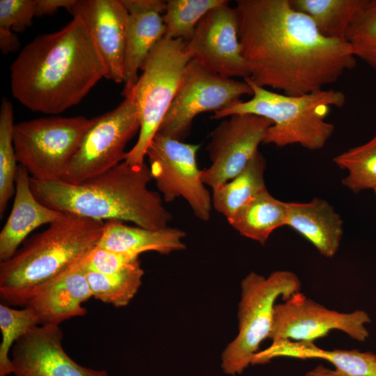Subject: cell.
I'll return each instance as SVG.
<instances>
[{"label":"cell","instance_id":"9c48e42d","mask_svg":"<svg viewBox=\"0 0 376 376\" xmlns=\"http://www.w3.org/2000/svg\"><path fill=\"white\" fill-rule=\"evenodd\" d=\"M118 107L98 117L84 136L68 163L63 181L79 184L103 173L125 160V148L140 130L134 89Z\"/></svg>","mask_w":376,"mask_h":376},{"label":"cell","instance_id":"7c38bea8","mask_svg":"<svg viewBox=\"0 0 376 376\" xmlns=\"http://www.w3.org/2000/svg\"><path fill=\"white\" fill-rule=\"evenodd\" d=\"M371 322L367 312L357 310L341 313L331 310L300 292L283 303L276 304L269 338L313 341L331 330L344 332L352 339L363 342L369 336L366 325Z\"/></svg>","mask_w":376,"mask_h":376},{"label":"cell","instance_id":"d590c367","mask_svg":"<svg viewBox=\"0 0 376 376\" xmlns=\"http://www.w3.org/2000/svg\"><path fill=\"white\" fill-rule=\"evenodd\" d=\"M19 47V42L10 29L0 28V48L1 52L6 54L17 51Z\"/></svg>","mask_w":376,"mask_h":376},{"label":"cell","instance_id":"8992f818","mask_svg":"<svg viewBox=\"0 0 376 376\" xmlns=\"http://www.w3.org/2000/svg\"><path fill=\"white\" fill-rule=\"evenodd\" d=\"M298 276L290 271H275L267 277L250 272L242 281L238 304V333L224 350L221 368L230 376L240 375L252 363L262 342L272 331L276 301L300 292Z\"/></svg>","mask_w":376,"mask_h":376},{"label":"cell","instance_id":"8d00e7d4","mask_svg":"<svg viewBox=\"0 0 376 376\" xmlns=\"http://www.w3.org/2000/svg\"><path fill=\"white\" fill-rule=\"evenodd\" d=\"M305 376H350L345 373L334 369L326 368L322 365H318L313 369L309 370L305 374Z\"/></svg>","mask_w":376,"mask_h":376},{"label":"cell","instance_id":"3957f363","mask_svg":"<svg viewBox=\"0 0 376 376\" xmlns=\"http://www.w3.org/2000/svg\"><path fill=\"white\" fill-rule=\"evenodd\" d=\"M152 179L146 163L138 166L123 161L79 184L39 181L30 177V186L36 198L52 209L159 230L168 227L172 216L159 194L148 188Z\"/></svg>","mask_w":376,"mask_h":376},{"label":"cell","instance_id":"1f68e13d","mask_svg":"<svg viewBox=\"0 0 376 376\" xmlns=\"http://www.w3.org/2000/svg\"><path fill=\"white\" fill-rule=\"evenodd\" d=\"M36 0H1L0 28L22 32L32 24Z\"/></svg>","mask_w":376,"mask_h":376},{"label":"cell","instance_id":"d6986e66","mask_svg":"<svg viewBox=\"0 0 376 376\" xmlns=\"http://www.w3.org/2000/svg\"><path fill=\"white\" fill-rule=\"evenodd\" d=\"M286 226L301 235L326 258L336 255L343 234L340 216L327 201L320 198L307 203H288Z\"/></svg>","mask_w":376,"mask_h":376},{"label":"cell","instance_id":"e575fe53","mask_svg":"<svg viewBox=\"0 0 376 376\" xmlns=\"http://www.w3.org/2000/svg\"><path fill=\"white\" fill-rule=\"evenodd\" d=\"M75 1L76 0H36V16L52 15L61 8L70 10Z\"/></svg>","mask_w":376,"mask_h":376},{"label":"cell","instance_id":"44dd1931","mask_svg":"<svg viewBox=\"0 0 376 376\" xmlns=\"http://www.w3.org/2000/svg\"><path fill=\"white\" fill-rule=\"evenodd\" d=\"M185 231L166 227L159 230L130 226L117 220L104 221V231L97 246L113 251L139 256L146 251L168 255L186 249Z\"/></svg>","mask_w":376,"mask_h":376},{"label":"cell","instance_id":"8fae6325","mask_svg":"<svg viewBox=\"0 0 376 376\" xmlns=\"http://www.w3.org/2000/svg\"><path fill=\"white\" fill-rule=\"evenodd\" d=\"M199 144L183 141L156 134L147 152L152 178L163 200L171 202L182 197L194 214L207 221L211 216L212 195L202 180L196 152Z\"/></svg>","mask_w":376,"mask_h":376},{"label":"cell","instance_id":"5b68a950","mask_svg":"<svg viewBox=\"0 0 376 376\" xmlns=\"http://www.w3.org/2000/svg\"><path fill=\"white\" fill-rule=\"evenodd\" d=\"M244 80L252 88V98L214 112L212 119L221 120L234 114L256 115L273 123L266 132L263 143L277 147L299 144L311 150L324 146L334 131V124L326 120L330 109L345 104L342 91L322 89L289 95L261 87L249 77Z\"/></svg>","mask_w":376,"mask_h":376},{"label":"cell","instance_id":"6da1fadb","mask_svg":"<svg viewBox=\"0 0 376 376\" xmlns=\"http://www.w3.org/2000/svg\"><path fill=\"white\" fill-rule=\"evenodd\" d=\"M239 39L257 85L299 95L322 90L356 65L346 40L318 31L289 0H237Z\"/></svg>","mask_w":376,"mask_h":376},{"label":"cell","instance_id":"2e32d148","mask_svg":"<svg viewBox=\"0 0 376 376\" xmlns=\"http://www.w3.org/2000/svg\"><path fill=\"white\" fill-rule=\"evenodd\" d=\"M69 11L84 21L92 36L107 69L105 78L123 83L129 13L120 0H76Z\"/></svg>","mask_w":376,"mask_h":376},{"label":"cell","instance_id":"52a82bcc","mask_svg":"<svg viewBox=\"0 0 376 376\" xmlns=\"http://www.w3.org/2000/svg\"><path fill=\"white\" fill-rule=\"evenodd\" d=\"M191 58L186 42L162 38L142 65V74L134 88L140 119L137 141L125 160L142 166L148 148L176 95Z\"/></svg>","mask_w":376,"mask_h":376},{"label":"cell","instance_id":"277c9868","mask_svg":"<svg viewBox=\"0 0 376 376\" xmlns=\"http://www.w3.org/2000/svg\"><path fill=\"white\" fill-rule=\"evenodd\" d=\"M104 221L64 212L0 263V295L26 306L50 281L85 258L99 244Z\"/></svg>","mask_w":376,"mask_h":376},{"label":"cell","instance_id":"f546056e","mask_svg":"<svg viewBox=\"0 0 376 376\" xmlns=\"http://www.w3.org/2000/svg\"><path fill=\"white\" fill-rule=\"evenodd\" d=\"M40 320L29 307L15 309L0 304V329L2 341L0 345V376L13 373L9 352L15 343L33 327L40 325Z\"/></svg>","mask_w":376,"mask_h":376},{"label":"cell","instance_id":"603a6c76","mask_svg":"<svg viewBox=\"0 0 376 376\" xmlns=\"http://www.w3.org/2000/svg\"><path fill=\"white\" fill-rule=\"evenodd\" d=\"M288 203L265 190L227 219L241 235L264 245L277 228L286 226Z\"/></svg>","mask_w":376,"mask_h":376},{"label":"cell","instance_id":"d6a6232c","mask_svg":"<svg viewBox=\"0 0 376 376\" xmlns=\"http://www.w3.org/2000/svg\"><path fill=\"white\" fill-rule=\"evenodd\" d=\"M139 260L134 256L97 246L84 259V266L91 270L113 274L122 272Z\"/></svg>","mask_w":376,"mask_h":376},{"label":"cell","instance_id":"4fadbf2b","mask_svg":"<svg viewBox=\"0 0 376 376\" xmlns=\"http://www.w3.org/2000/svg\"><path fill=\"white\" fill-rule=\"evenodd\" d=\"M273 123L253 114H234L224 118L212 132L207 145L211 165L202 170V180L214 189L240 173L259 151Z\"/></svg>","mask_w":376,"mask_h":376},{"label":"cell","instance_id":"ac0fdd59","mask_svg":"<svg viewBox=\"0 0 376 376\" xmlns=\"http://www.w3.org/2000/svg\"><path fill=\"white\" fill-rule=\"evenodd\" d=\"M63 213L45 205L36 198L31 189L29 173L19 164L12 210L0 233L1 262L10 259L33 230L52 224Z\"/></svg>","mask_w":376,"mask_h":376},{"label":"cell","instance_id":"30bf717a","mask_svg":"<svg viewBox=\"0 0 376 376\" xmlns=\"http://www.w3.org/2000/svg\"><path fill=\"white\" fill-rule=\"evenodd\" d=\"M252 95L244 80L222 77L191 60L157 134L183 141L198 114L217 112Z\"/></svg>","mask_w":376,"mask_h":376},{"label":"cell","instance_id":"cb8c5ba5","mask_svg":"<svg viewBox=\"0 0 376 376\" xmlns=\"http://www.w3.org/2000/svg\"><path fill=\"white\" fill-rule=\"evenodd\" d=\"M265 168V159L258 151L235 177L212 189L214 208L228 219L257 195L267 190L264 179Z\"/></svg>","mask_w":376,"mask_h":376},{"label":"cell","instance_id":"ba28073f","mask_svg":"<svg viewBox=\"0 0 376 376\" xmlns=\"http://www.w3.org/2000/svg\"><path fill=\"white\" fill-rule=\"evenodd\" d=\"M95 122L84 116L40 118L16 123L13 139L17 161L39 181L61 180L79 144Z\"/></svg>","mask_w":376,"mask_h":376},{"label":"cell","instance_id":"484cf974","mask_svg":"<svg viewBox=\"0 0 376 376\" xmlns=\"http://www.w3.org/2000/svg\"><path fill=\"white\" fill-rule=\"evenodd\" d=\"M84 267L93 297L115 307L130 303L137 293L144 274L139 260L113 274H101Z\"/></svg>","mask_w":376,"mask_h":376},{"label":"cell","instance_id":"836d02e7","mask_svg":"<svg viewBox=\"0 0 376 376\" xmlns=\"http://www.w3.org/2000/svg\"><path fill=\"white\" fill-rule=\"evenodd\" d=\"M129 14L156 12L164 14L166 1L162 0H120Z\"/></svg>","mask_w":376,"mask_h":376},{"label":"cell","instance_id":"83f0119b","mask_svg":"<svg viewBox=\"0 0 376 376\" xmlns=\"http://www.w3.org/2000/svg\"><path fill=\"white\" fill-rule=\"evenodd\" d=\"M226 0H168L163 20L164 38L181 39L186 42L191 40L201 19L212 9Z\"/></svg>","mask_w":376,"mask_h":376},{"label":"cell","instance_id":"7a4b0ae2","mask_svg":"<svg viewBox=\"0 0 376 376\" xmlns=\"http://www.w3.org/2000/svg\"><path fill=\"white\" fill-rule=\"evenodd\" d=\"M97 45L78 16L26 44L10 67L12 95L33 111L59 114L77 105L106 77Z\"/></svg>","mask_w":376,"mask_h":376},{"label":"cell","instance_id":"4dcf8cb0","mask_svg":"<svg viewBox=\"0 0 376 376\" xmlns=\"http://www.w3.org/2000/svg\"><path fill=\"white\" fill-rule=\"evenodd\" d=\"M346 40L356 58L376 69V0H366L350 26Z\"/></svg>","mask_w":376,"mask_h":376},{"label":"cell","instance_id":"e0dca14e","mask_svg":"<svg viewBox=\"0 0 376 376\" xmlns=\"http://www.w3.org/2000/svg\"><path fill=\"white\" fill-rule=\"evenodd\" d=\"M83 260L50 281L25 306L35 312L40 324L59 325L64 320L86 313L82 304L93 295Z\"/></svg>","mask_w":376,"mask_h":376},{"label":"cell","instance_id":"4316f807","mask_svg":"<svg viewBox=\"0 0 376 376\" xmlns=\"http://www.w3.org/2000/svg\"><path fill=\"white\" fill-rule=\"evenodd\" d=\"M336 164L347 171L344 186L359 193L376 188V134L368 142L350 148L334 158Z\"/></svg>","mask_w":376,"mask_h":376},{"label":"cell","instance_id":"5bb4252c","mask_svg":"<svg viewBox=\"0 0 376 376\" xmlns=\"http://www.w3.org/2000/svg\"><path fill=\"white\" fill-rule=\"evenodd\" d=\"M239 15L228 1L210 10L198 24L186 49L191 60L224 77L250 76L239 39Z\"/></svg>","mask_w":376,"mask_h":376},{"label":"cell","instance_id":"7402d4cb","mask_svg":"<svg viewBox=\"0 0 376 376\" xmlns=\"http://www.w3.org/2000/svg\"><path fill=\"white\" fill-rule=\"evenodd\" d=\"M164 33L162 14L156 12L129 14L124 52L123 95L134 88L139 77V69Z\"/></svg>","mask_w":376,"mask_h":376},{"label":"cell","instance_id":"74e56055","mask_svg":"<svg viewBox=\"0 0 376 376\" xmlns=\"http://www.w3.org/2000/svg\"><path fill=\"white\" fill-rule=\"evenodd\" d=\"M374 191H375V196H376V188L374 189Z\"/></svg>","mask_w":376,"mask_h":376},{"label":"cell","instance_id":"9a60e30c","mask_svg":"<svg viewBox=\"0 0 376 376\" xmlns=\"http://www.w3.org/2000/svg\"><path fill=\"white\" fill-rule=\"evenodd\" d=\"M63 332L58 324L33 327L13 345L15 376H109L104 370L78 364L62 347Z\"/></svg>","mask_w":376,"mask_h":376},{"label":"cell","instance_id":"f1b7e54d","mask_svg":"<svg viewBox=\"0 0 376 376\" xmlns=\"http://www.w3.org/2000/svg\"><path fill=\"white\" fill-rule=\"evenodd\" d=\"M13 109L10 101L3 98L0 109V214L15 193L18 169L14 148L13 130Z\"/></svg>","mask_w":376,"mask_h":376},{"label":"cell","instance_id":"ffe728a7","mask_svg":"<svg viewBox=\"0 0 376 376\" xmlns=\"http://www.w3.org/2000/svg\"><path fill=\"white\" fill-rule=\"evenodd\" d=\"M278 357L320 359L350 376H376L375 354L358 350H326L316 346L313 341L274 340L267 348L254 356L251 365L266 363Z\"/></svg>","mask_w":376,"mask_h":376},{"label":"cell","instance_id":"d4e9b609","mask_svg":"<svg viewBox=\"0 0 376 376\" xmlns=\"http://www.w3.org/2000/svg\"><path fill=\"white\" fill-rule=\"evenodd\" d=\"M289 2L295 10L307 15L324 36L346 40L350 26L366 0H289Z\"/></svg>","mask_w":376,"mask_h":376}]
</instances>
